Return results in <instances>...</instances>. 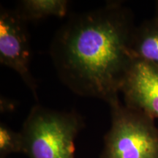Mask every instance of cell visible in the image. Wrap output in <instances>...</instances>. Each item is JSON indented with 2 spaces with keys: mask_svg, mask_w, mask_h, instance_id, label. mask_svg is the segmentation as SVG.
<instances>
[{
  "mask_svg": "<svg viewBox=\"0 0 158 158\" xmlns=\"http://www.w3.org/2000/svg\"><path fill=\"white\" fill-rule=\"evenodd\" d=\"M135 28L132 11L120 2L73 15L51 43L59 78L78 95L108 104L118 99L133 60L129 46Z\"/></svg>",
  "mask_w": 158,
  "mask_h": 158,
  "instance_id": "6da1fadb",
  "label": "cell"
},
{
  "mask_svg": "<svg viewBox=\"0 0 158 158\" xmlns=\"http://www.w3.org/2000/svg\"><path fill=\"white\" fill-rule=\"evenodd\" d=\"M26 23L15 10L1 7L0 63L15 71L37 100V85L30 71L31 49Z\"/></svg>",
  "mask_w": 158,
  "mask_h": 158,
  "instance_id": "277c9868",
  "label": "cell"
},
{
  "mask_svg": "<svg viewBox=\"0 0 158 158\" xmlns=\"http://www.w3.org/2000/svg\"><path fill=\"white\" fill-rule=\"evenodd\" d=\"M155 17L158 19V1L156 2V15Z\"/></svg>",
  "mask_w": 158,
  "mask_h": 158,
  "instance_id": "9c48e42d",
  "label": "cell"
},
{
  "mask_svg": "<svg viewBox=\"0 0 158 158\" xmlns=\"http://www.w3.org/2000/svg\"><path fill=\"white\" fill-rule=\"evenodd\" d=\"M14 153H23V140L20 132H15L9 126L0 124V158H6Z\"/></svg>",
  "mask_w": 158,
  "mask_h": 158,
  "instance_id": "ba28073f",
  "label": "cell"
},
{
  "mask_svg": "<svg viewBox=\"0 0 158 158\" xmlns=\"http://www.w3.org/2000/svg\"><path fill=\"white\" fill-rule=\"evenodd\" d=\"M84 127V118L75 110L58 111L35 105L20 131L23 153L29 158H76L75 141Z\"/></svg>",
  "mask_w": 158,
  "mask_h": 158,
  "instance_id": "7a4b0ae2",
  "label": "cell"
},
{
  "mask_svg": "<svg viewBox=\"0 0 158 158\" xmlns=\"http://www.w3.org/2000/svg\"><path fill=\"white\" fill-rule=\"evenodd\" d=\"M130 53L133 59L158 67V19L143 21L135 27L130 43Z\"/></svg>",
  "mask_w": 158,
  "mask_h": 158,
  "instance_id": "8992f818",
  "label": "cell"
},
{
  "mask_svg": "<svg viewBox=\"0 0 158 158\" xmlns=\"http://www.w3.org/2000/svg\"><path fill=\"white\" fill-rule=\"evenodd\" d=\"M120 93L125 106L158 119V67L133 59Z\"/></svg>",
  "mask_w": 158,
  "mask_h": 158,
  "instance_id": "5b68a950",
  "label": "cell"
},
{
  "mask_svg": "<svg viewBox=\"0 0 158 158\" xmlns=\"http://www.w3.org/2000/svg\"><path fill=\"white\" fill-rule=\"evenodd\" d=\"M111 124L100 158H158L155 119L116 99L109 104Z\"/></svg>",
  "mask_w": 158,
  "mask_h": 158,
  "instance_id": "3957f363",
  "label": "cell"
},
{
  "mask_svg": "<svg viewBox=\"0 0 158 158\" xmlns=\"http://www.w3.org/2000/svg\"><path fill=\"white\" fill-rule=\"evenodd\" d=\"M67 0H23L19 2L17 13L23 21H37L54 16L64 18L68 11Z\"/></svg>",
  "mask_w": 158,
  "mask_h": 158,
  "instance_id": "52a82bcc",
  "label": "cell"
}]
</instances>
